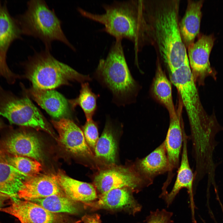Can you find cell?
Returning a JSON list of instances; mask_svg holds the SVG:
<instances>
[{
	"mask_svg": "<svg viewBox=\"0 0 223 223\" xmlns=\"http://www.w3.org/2000/svg\"><path fill=\"white\" fill-rule=\"evenodd\" d=\"M147 45L172 72L188 58L179 30L180 0H141Z\"/></svg>",
	"mask_w": 223,
	"mask_h": 223,
	"instance_id": "cell-1",
	"label": "cell"
},
{
	"mask_svg": "<svg viewBox=\"0 0 223 223\" xmlns=\"http://www.w3.org/2000/svg\"><path fill=\"white\" fill-rule=\"evenodd\" d=\"M169 75L188 116L192 151L202 154L212 151L217 144L216 136L223 127L219 123L214 112L209 115L203 108L188 59L180 67L170 72Z\"/></svg>",
	"mask_w": 223,
	"mask_h": 223,
	"instance_id": "cell-2",
	"label": "cell"
},
{
	"mask_svg": "<svg viewBox=\"0 0 223 223\" xmlns=\"http://www.w3.org/2000/svg\"><path fill=\"white\" fill-rule=\"evenodd\" d=\"M104 12L95 14L78 8L83 16L102 24V30L116 40L126 39L134 46L135 60L137 55L146 45L141 0L114 1L104 4Z\"/></svg>",
	"mask_w": 223,
	"mask_h": 223,
	"instance_id": "cell-3",
	"label": "cell"
},
{
	"mask_svg": "<svg viewBox=\"0 0 223 223\" xmlns=\"http://www.w3.org/2000/svg\"><path fill=\"white\" fill-rule=\"evenodd\" d=\"M24 77L32 83L33 88L50 90L70 81L82 83L91 80L88 75L81 74L56 59L46 50L35 52L24 64Z\"/></svg>",
	"mask_w": 223,
	"mask_h": 223,
	"instance_id": "cell-4",
	"label": "cell"
},
{
	"mask_svg": "<svg viewBox=\"0 0 223 223\" xmlns=\"http://www.w3.org/2000/svg\"><path fill=\"white\" fill-rule=\"evenodd\" d=\"M121 40L112 44L106 58L100 59L95 75L121 103L131 102L136 95L138 85L130 73Z\"/></svg>",
	"mask_w": 223,
	"mask_h": 223,
	"instance_id": "cell-5",
	"label": "cell"
},
{
	"mask_svg": "<svg viewBox=\"0 0 223 223\" xmlns=\"http://www.w3.org/2000/svg\"><path fill=\"white\" fill-rule=\"evenodd\" d=\"M15 18L22 34L39 38L44 44L46 49L50 50L52 42L58 41L75 50L62 29L61 21L45 1H28L25 12Z\"/></svg>",
	"mask_w": 223,
	"mask_h": 223,
	"instance_id": "cell-6",
	"label": "cell"
},
{
	"mask_svg": "<svg viewBox=\"0 0 223 223\" xmlns=\"http://www.w3.org/2000/svg\"><path fill=\"white\" fill-rule=\"evenodd\" d=\"M0 116L11 124L41 129L51 133L44 117L27 96L20 98L0 85Z\"/></svg>",
	"mask_w": 223,
	"mask_h": 223,
	"instance_id": "cell-7",
	"label": "cell"
},
{
	"mask_svg": "<svg viewBox=\"0 0 223 223\" xmlns=\"http://www.w3.org/2000/svg\"><path fill=\"white\" fill-rule=\"evenodd\" d=\"M215 38L212 35H199L195 42L187 49L188 58L192 74L196 83L204 85L206 78L209 77L217 79V72L209 61L210 54Z\"/></svg>",
	"mask_w": 223,
	"mask_h": 223,
	"instance_id": "cell-8",
	"label": "cell"
},
{
	"mask_svg": "<svg viewBox=\"0 0 223 223\" xmlns=\"http://www.w3.org/2000/svg\"><path fill=\"white\" fill-rule=\"evenodd\" d=\"M95 188L101 194L112 189L129 187L139 189L152 183L127 168H113L101 171L94 177Z\"/></svg>",
	"mask_w": 223,
	"mask_h": 223,
	"instance_id": "cell-9",
	"label": "cell"
},
{
	"mask_svg": "<svg viewBox=\"0 0 223 223\" xmlns=\"http://www.w3.org/2000/svg\"><path fill=\"white\" fill-rule=\"evenodd\" d=\"M0 211L17 218L20 223H67L59 213L51 212L33 202L12 199L10 205Z\"/></svg>",
	"mask_w": 223,
	"mask_h": 223,
	"instance_id": "cell-10",
	"label": "cell"
},
{
	"mask_svg": "<svg viewBox=\"0 0 223 223\" xmlns=\"http://www.w3.org/2000/svg\"><path fill=\"white\" fill-rule=\"evenodd\" d=\"M51 122L58 133L60 142L67 151L78 156H92L83 132L73 121L64 118Z\"/></svg>",
	"mask_w": 223,
	"mask_h": 223,
	"instance_id": "cell-11",
	"label": "cell"
},
{
	"mask_svg": "<svg viewBox=\"0 0 223 223\" xmlns=\"http://www.w3.org/2000/svg\"><path fill=\"white\" fill-rule=\"evenodd\" d=\"M2 147L7 155L26 157L37 161L42 159L39 139L34 134L25 131L11 132L2 141Z\"/></svg>",
	"mask_w": 223,
	"mask_h": 223,
	"instance_id": "cell-12",
	"label": "cell"
},
{
	"mask_svg": "<svg viewBox=\"0 0 223 223\" xmlns=\"http://www.w3.org/2000/svg\"><path fill=\"white\" fill-rule=\"evenodd\" d=\"M183 136L181 160L178 168L176 180L171 191L168 193L164 199L167 207H168L180 190L182 188L186 189L190 200L192 221L193 223H197L195 216V206L194 201L193 189L195 180L194 174L189 164L187 148L188 137L184 129L183 130Z\"/></svg>",
	"mask_w": 223,
	"mask_h": 223,
	"instance_id": "cell-13",
	"label": "cell"
},
{
	"mask_svg": "<svg viewBox=\"0 0 223 223\" xmlns=\"http://www.w3.org/2000/svg\"><path fill=\"white\" fill-rule=\"evenodd\" d=\"M55 195H65L58 182L56 175H37L28 178L24 182L18 193V198L31 201Z\"/></svg>",
	"mask_w": 223,
	"mask_h": 223,
	"instance_id": "cell-14",
	"label": "cell"
},
{
	"mask_svg": "<svg viewBox=\"0 0 223 223\" xmlns=\"http://www.w3.org/2000/svg\"><path fill=\"white\" fill-rule=\"evenodd\" d=\"M85 204L86 208L92 210L126 209L135 213L141 209V206L126 188L112 189L101 194L97 201Z\"/></svg>",
	"mask_w": 223,
	"mask_h": 223,
	"instance_id": "cell-15",
	"label": "cell"
},
{
	"mask_svg": "<svg viewBox=\"0 0 223 223\" xmlns=\"http://www.w3.org/2000/svg\"><path fill=\"white\" fill-rule=\"evenodd\" d=\"M178 112L175 116L170 118L168 131L164 141L168 160L170 171L165 182L170 184L173 177V171L178 168L180 156L183 142V125Z\"/></svg>",
	"mask_w": 223,
	"mask_h": 223,
	"instance_id": "cell-16",
	"label": "cell"
},
{
	"mask_svg": "<svg viewBox=\"0 0 223 223\" xmlns=\"http://www.w3.org/2000/svg\"><path fill=\"white\" fill-rule=\"evenodd\" d=\"M28 92L32 98L50 116L59 120L69 114L68 103L61 94L54 90L30 89Z\"/></svg>",
	"mask_w": 223,
	"mask_h": 223,
	"instance_id": "cell-17",
	"label": "cell"
},
{
	"mask_svg": "<svg viewBox=\"0 0 223 223\" xmlns=\"http://www.w3.org/2000/svg\"><path fill=\"white\" fill-rule=\"evenodd\" d=\"M203 3V0H188L185 14L179 22L181 37L186 49L199 35Z\"/></svg>",
	"mask_w": 223,
	"mask_h": 223,
	"instance_id": "cell-18",
	"label": "cell"
},
{
	"mask_svg": "<svg viewBox=\"0 0 223 223\" xmlns=\"http://www.w3.org/2000/svg\"><path fill=\"white\" fill-rule=\"evenodd\" d=\"M139 174L153 183L157 176L170 171L169 164L164 141L155 149L138 162Z\"/></svg>",
	"mask_w": 223,
	"mask_h": 223,
	"instance_id": "cell-19",
	"label": "cell"
},
{
	"mask_svg": "<svg viewBox=\"0 0 223 223\" xmlns=\"http://www.w3.org/2000/svg\"><path fill=\"white\" fill-rule=\"evenodd\" d=\"M56 176L65 195L72 200L86 203L97 198L95 188L92 184L73 179L62 173Z\"/></svg>",
	"mask_w": 223,
	"mask_h": 223,
	"instance_id": "cell-20",
	"label": "cell"
},
{
	"mask_svg": "<svg viewBox=\"0 0 223 223\" xmlns=\"http://www.w3.org/2000/svg\"><path fill=\"white\" fill-rule=\"evenodd\" d=\"M151 91L154 98L167 109L170 118L177 115L173 99L171 83L157 57L155 75L151 85Z\"/></svg>",
	"mask_w": 223,
	"mask_h": 223,
	"instance_id": "cell-21",
	"label": "cell"
},
{
	"mask_svg": "<svg viewBox=\"0 0 223 223\" xmlns=\"http://www.w3.org/2000/svg\"><path fill=\"white\" fill-rule=\"evenodd\" d=\"M22 34L15 18L10 14L7 2L0 1V53L3 57L6 58L11 45L20 39Z\"/></svg>",
	"mask_w": 223,
	"mask_h": 223,
	"instance_id": "cell-22",
	"label": "cell"
},
{
	"mask_svg": "<svg viewBox=\"0 0 223 223\" xmlns=\"http://www.w3.org/2000/svg\"><path fill=\"white\" fill-rule=\"evenodd\" d=\"M28 178L11 165L0 162V193L12 199H17L19 191L24 181Z\"/></svg>",
	"mask_w": 223,
	"mask_h": 223,
	"instance_id": "cell-23",
	"label": "cell"
},
{
	"mask_svg": "<svg viewBox=\"0 0 223 223\" xmlns=\"http://www.w3.org/2000/svg\"><path fill=\"white\" fill-rule=\"evenodd\" d=\"M94 149L96 158L108 164H112L115 163L117 146L110 121L107 122Z\"/></svg>",
	"mask_w": 223,
	"mask_h": 223,
	"instance_id": "cell-24",
	"label": "cell"
},
{
	"mask_svg": "<svg viewBox=\"0 0 223 223\" xmlns=\"http://www.w3.org/2000/svg\"><path fill=\"white\" fill-rule=\"evenodd\" d=\"M31 201L37 203L48 211L54 213H66L74 214L78 213L79 211L76 202L65 195H55Z\"/></svg>",
	"mask_w": 223,
	"mask_h": 223,
	"instance_id": "cell-25",
	"label": "cell"
},
{
	"mask_svg": "<svg viewBox=\"0 0 223 223\" xmlns=\"http://www.w3.org/2000/svg\"><path fill=\"white\" fill-rule=\"evenodd\" d=\"M98 96L93 93L87 82L83 83L79 95L70 102L73 107L79 105L83 110L86 120L92 119L97 110V100Z\"/></svg>",
	"mask_w": 223,
	"mask_h": 223,
	"instance_id": "cell-26",
	"label": "cell"
},
{
	"mask_svg": "<svg viewBox=\"0 0 223 223\" xmlns=\"http://www.w3.org/2000/svg\"><path fill=\"white\" fill-rule=\"evenodd\" d=\"M5 159L6 163L11 165L28 178L39 175L42 169V165L38 161L28 157L5 154Z\"/></svg>",
	"mask_w": 223,
	"mask_h": 223,
	"instance_id": "cell-27",
	"label": "cell"
},
{
	"mask_svg": "<svg viewBox=\"0 0 223 223\" xmlns=\"http://www.w3.org/2000/svg\"><path fill=\"white\" fill-rule=\"evenodd\" d=\"M83 133L88 146L94 149L99 137L97 123L92 119L86 120L83 127Z\"/></svg>",
	"mask_w": 223,
	"mask_h": 223,
	"instance_id": "cell-28",
	"label": "cell"
},
{
	"mask_svg": "<svg viewBox=\"0 0 223 223\" xmlns=\"http://www.w3.org/2000/svg\"><path fill=\"white\" fill-rule=\"evenodd\" d=\"M173 213L163 209H157L154 211H151L146 218V223H172L171 219Z\"/></svg>",
	"mask_w": 223,
	"mask_h": 223,
	"instance_id": "cell-29",
	"label": "cell"
},
{
	"mask_svg": "<svg viewBox=\"0 0 223 223\" xmlns=\"http://www.w3.org/2000/svg\"><path fill=\"white\" fill-rule=\"evenodd\" d=\"M0 76L4 78L10 84H12L17 79L20 77L18 75L13 72L8 66L6 58L0 53Z\"/></svg>",
	"mask_w": 223,
	"mask_h": 223,
	"instance_id": "cell-30",
	"label": "cell"
},
{
	"mask_svg": "<svg viewBox=\"0 0 223 223\" xmlns=\"http://www.w3.org/2000/svg\"><path fill=\"white\" fill-rule=\"evenodd\" d=\"M82 220L84 223H101L100 216L97 214L85 215Z\"/></svg>",
	"mask_w": 223,
	"mask_h": 223,
	"instance_id": "cell-31",
	"label": "cell"
},
{
	"mask_svg": "<svg viewBox=\"0 0 223 223\" xmlns=\"http://www.w3.org/2000/svg\"><path fill=\"white\" fill-rule=\"evenodd\" d=\"M9 198H10L6 195L0 194V210L2 208L6 201Z\"/></svg>",
	"mask_w": 223,
	"mask_h": 223,
	"instance_id": "cell-32",
	"label": "cell"
},
{
	"mask_svg": "<svg viewBox=\"0 0 223 223\" xmlns=\"http://www.w3.org/2000/svg\"><path fill=\"white\" fill-rule=\"evenodd\" d=\"M5 154L2 151H0V162H6L5 159Z\"/></svg>",
	"mask_w": 223,
	"mask_h": 223,
	"instance_id": "cell-33",
	"label": "cell"
},
{
	"mask_svg": "<svg viewBox=\"0 0 223 223\" xmlns=\"http://www.w3.org/2000/svg\"><path fill=\"white\" fill-rule=\"evenodd\" d=\"M4 124L2 119L0 118V129L3 128Z\"/></svg>",
	"mask_w": 223,
	"mask_h": 223,
	"instance_id": "cell-34",
	"label": "cell"
},
{
	"mask_svg": "<svg viewBox=\"0 0 223 223\" xmlns=\"http://www.w3.org/2000/svg\"><path fill=\"white\" fill-rule=\"evenodd\" d=\"M0 194H1V193H0Z\"/></svg>",
	"mask_w": 223,
	"mask_h": 223,
	"instance_id": "cell-35",
	"label": "cell"
}]
</instances>
